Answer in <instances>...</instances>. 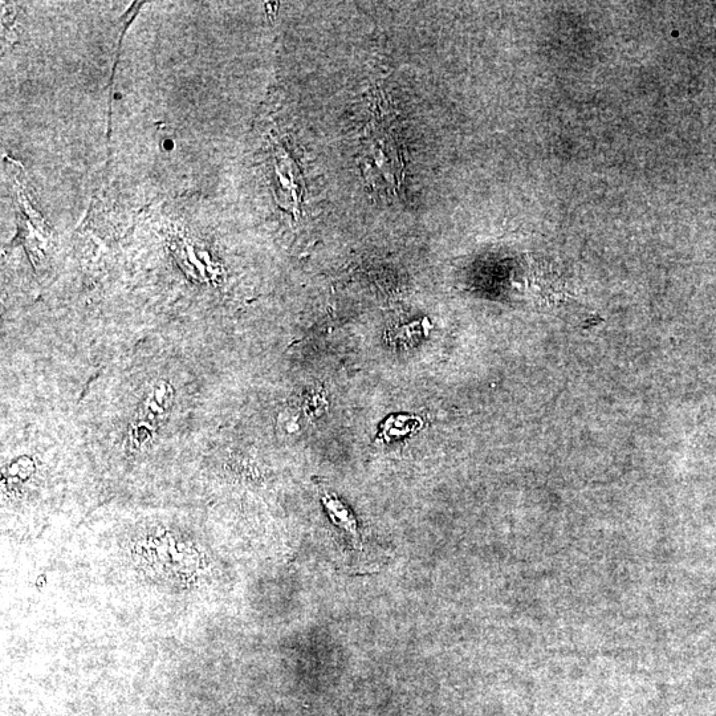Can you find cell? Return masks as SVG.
<instances>
[{
    "mask_svg": "<svg viewBox=\"0 0 716 716\" xmlns=\"http://www.w3.org/2000/svg\"><path fill=\"white\" fill-rule=\"evenodd\" d=\"M360 164L369 185L388 191L401 185L404 164L392 138L380 134L369 138L362 149Z\"/></svg>",
    "mask_w": 716,
    "mask_h": 716,
    "instance_id": "obj_1",
    "label": "cell"
},
{
    "mask_svg": "<svg viewBox=\"0 0 716 716\" xmlns=\"http://www.w3.org/2000/svg\"><path fill=\"white\" fill-rule=\"evenodd\" d=\"M173 397V388L166 382H158L146 393L130 431L134 443L142 445L152 437L157 427L168 417L173 405Z\"/></svg>",
    "mask_w": 716,
    "mask_h": 716,
    "instance_id": "obj_2",
    "label": "cell"
},
{
    "mask_svg": "<svg viewBox=\"0 0 716 716\" xmlns=\"http://www.w3.org/2000/svg\"><path fill=\"white\" fill-rule=\"evenodd\" d=\"M295 165L286 156H282L276 165V176L282 195V205L288 209L298 210L303 197L304 187L301 179L295 174Z\"/></svg>",
    "mask_w": 716,
    "mask_h": 716,
    "instance_id": "obj_3",
    "label": "cell"
},
{
    "mask_svg": "<svg viewBox=\"0 0 716 716\" xmlns=\"http://www.w3.org/2000/svg\"><path fill=\"white\" fill-rule=\"evenodd\" d=\"M324 504L327 506L329 515H331V518L333 522H335L336 526H339L343 528L345 532H348V535L352 537L353 543L356 545L360 544V536H358L356 520L352 518L351 514H349L348 508H345L344 504L340 503L339 500L333 499L332 496H329L327 492L324 494Z\"/></svg>",
    "mask_w": 716,
    "mask_h": 716,
    "instance_id": "obj_4",
    "label": "cell"
}]
</instances>
